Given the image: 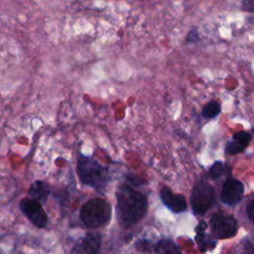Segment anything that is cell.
Masks as SVG:
<instances>
[{"mask_svg":"<svg viewBox=\"0 0 254 254\" xmlns=\"http://www.w3.org/2000/svg\"><path fill=\"white\" fill-rule=\"evenodd\" d=\"M100 246V234L89 232L74 244L70 254H99Z\"/></svg>","mask_w":254,"mask_h":254,"instance_id":"cell-8","label":"cell"},{"mask_svg":"<svg viewBox=\"0 0 254 254\" xmlns=\"http://www.w3.org/2000/svg\"><path fill=\"white\" fill-rule=\"evenodd\" d=\"M244 186L236 179H228L224 182L221 190V200L228 205L237 204L243 197Z\"/></svg>","mask_w":254,"mask_h":254,"instance_id":"cell-7","label":"cell"},{"mask_svg":"<svg viewBox=\"0 0 254 254\" xmlns=\"http://www.w3.org/2000/svg\"><path fill=\"white\" fill-rule=\"evenodd\" d=\"M50 190L48 186L42 181H35L29 188V197L39 201L41 204L45 203L48 199Z\"/></svg>","mask_w":254,"mask_h":254,"instance_id":"cell-11","label":"cell"},{"mask_svg":"<svg viewBox=\"0 0 254 254\" xmlns=\"http://www.w3.org/2000/svg\"><path fill=\"white\" fill-rule=\"evenodd\" d=\"M246 212H247L248 218L254 223V199L248 202L246 206Z\"/></svg>","mask_w":254,"mask_h":254,"instance_id":"cell-18","label":"cell"},{"mask_svg":"<svg viewBox=\"0 0 254 254\" xmlns=\"http://www.w3.org/2000/svg\"><path fill=\"white\" fill-rule=\"evenodd\" d=\"M209 174L213 179H219L230 174V168L222 162H215L209 170Z\"/></svg>","mask_w":254,"mask_h":254,"instance_id":"cell-15","label":"cell"},{"mask_svg":"<svg viewBox=\"0 0 254 254\" xmlns=\"http://www.w3.org/2000/svg\"><path fill=\"white\" fill-rule=\"evenodd\" d=\"M163 203L174 212H182L187 208V201L184 195L174 193L170 189L164 187L160 192Z\"/></svg>","mask_w":254,"mask_h":254,"instance_id":"cell-9","label":"cell"},{"mask_svg":"<svg viewBox=\"0 0 254 254\" xmlns=\"http://www.w3.org/2000/svg\"><path fill=\"white\" fill-rule=\"evenodd\" d=\"M77 175L83 185L93 188L99 192H104L110 181L109 171L92 157L82 154L77 156Z\"/></svg>","mask_w":254,"mask_h":254,"instance_id":"cell-2","label":"cell"},{"mask_svg":"<svg viewBox=\"0 0 254 254\" xmlns=\"http://www.w3.org/2000/svg\"><path fill=\"white\" fill-rule=\"evenodd\" d=\"M251 140V136L246 131H237L226 143L225 152L228 155H236L245 150Z\"/></svg>","mask_w":254,"mask_h":254,"instance_id":"cell-10","label":"cell"},{"mask_svg":"<svg viewBox=\"0 0 254 254\" xmlns=\"http://www.w3.org/2000/svg\"><path fill=\"white\" fill-rule=\"evenodd\" d=\"M79 217L88 228L106 225L111 218V207L104 198L94 197L87 200L80 208Z\"/></svg>","mask_w":254,"mask_h":254,"instance_id":"cell-3","label":"cell"},{"mask_svg":"<svg viewBox=\"0 0 254 254\" xmlns=\"http://www.w3.org/2000/svg\"><path fill=\"white\" fill-rule=\"evenodd\" d=\"M210 229L213 235L218 239H226L234 236L238 229L235 217L227 213H214L209 221Z\"/></svg>","mask_w":254,"mask_h":254,"instance_id":"cell-5","label":"cell"},{"mask_svg":"<svg viewBox=\"0 0 254 254\" xmlns=\"http://www.w3.org/2000/svg\"><path fill=\"white\" fill-rule=\"evenodd\" d=\"M19 206L22 213L36 227H46L48 223V215L43 208V204L31 197H24L20 200Z\"/></svg>","mask_w":254,"mask_h":254,"instance_id":"cell-6","label":"cell"},{"mask_svg":"<svg viewBox=\"0 0 254 254\" xmlns=\"http://www.w3.org/2000/svg\"><path fill=\"white\" fill-rule=\"evenodd\" d=\"M241 9L246 12L254 13V0H241Z\"/></svg>","mask_w":254,"mask_h":254,"instance_id":"cell-17","label":"cell"},{"mask_svg":"<svg viewBox=\"0 0 254 254\" xmlns=\"http://www.w3.org/2000/svg\"><path fill=\"white\" fill-rule=\"evenodd\" d=\"M214 202L213 188L206 182L197 183L190 194V205L194 213L202 214L212 206Z\"/></svg>","mask_w":254,"mask_h":254,"instance_id":"cell-4","label":"cell"},{"mask_svg":"<svg viewBox=\"0 0 254 254\" xmlns=\"http://www.w3.org/2000/svg\"><path fill=\"white\" fill-rule=\"evenodd\" d=\"M116 209L121 225L130 227L146 215L148 202L144 194L131 187L123 186L116 192Z\"/></svg>","mask_w":254,"mask_h":254,"instance_id":"cell-1","label":"cell"},{"mask_svg":"<svg viewBox=\"0 0 254 254\" xmlns=\"http://www.w3.org/2000/svg\"><path fill=\"white\" fill-rule=\"evenodd\" d=\"M196 242L201 252H204L206 249H211L215 246V242L211 240L205 233V223L203 221L199 222L196 227Z\"/></svg>","mask_w":254,"mask_h":254,"instance_id":"cell-12","label":"cell"},{"mask_svg":"<svg viewBox=\"0 0 254 254\" xmlns=\"http://www.w3.org/2000/svg\"><path fill=\"white\" fill-rule=\"evenodd\" d=\"M220 110H221V107L219 102L215 100H211L203 106L201 113L204 118H214L220 113Z\"/></svg>","mask_w":254,"mask_h":254,"instance_id":"cell-14","label":"cell"},{"mask_svg":"<svg viewBox=\"0 0 254 254\" xmlns=\"http://www.w3.org/2000/svg\"><path fill=\"white\" fill-rule=\"evenodd\" d=\"M156 254H181L177 245L171 240H160L155 246Z\"/></svg>","mask_w":254,"mask_h":254,"instance_id":"cell-13","label":"cell"},{"mask_svg":"<svg viewBox=\"0 0 254 254\" xmlns=\"http://www.w3.org/2000/svg\"><path fill=\"white\" fill-rule=\"evenodd\" d=\"M186 42L188 44H196L199 42V36H198V32H197L196 28H194L189 32Z\"/></svg>","mask_w":254,"mask_h":254,"instance_id":"cell-16","label":"cell"}]
</instances>
